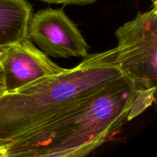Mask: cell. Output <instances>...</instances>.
<instances>
[{
  "label": "cell",
  "instance_id": "6da1fadb",
  "mask_svg": "<svg viewBox=\"0 0 157 157\" xmlns=\"http://www.w3.org/2000/svg\"><path fill=\"white\" fill-rule=\"evenodd\" d=\"M117 48L88 55L71 69L0 94V148L19 140L87 102L125 78Z\"/></svg>",
  "mask_w": 157,
  "mask_h": 157
},
{
  "label": "cell",
  "instance_id": "7a4b0ae2",
  "mask_svg": "<svg viewBox=\"0 0 157 157\" xmlns=\"http://www.w3.org/2000/svg\"><path fill=\"white\" fill-rule=\"evenodd\" d=\"M136 94L135 86L125 77L78 108L6 146V157L87 156L128 121Z\"/></svg>",
  "mask_w": 157,
  "mask_h": 157
},
{
  "label": "cell",
  "instance_id": "3957f363",
  "mask_svg": "<svg viewBox=\"0 0 157 157\" xmlns=\"http://www.w3.org/2000/svg\"><path fill=\"white\" fill-rule=\"evenodd\" d=\"M117 60L137 90L157 88V7L136 16L115 32Z\"/></svg>",
  "mask_w": 157,
  "mask_h": 157
},
{
  "label": "cell",
  "instance_id": "277c9868",
  "mask_svg": "<svg viewBox=\"0 0 157 157\" xmlns=\"http://www.w3.org/2000/svg\"><path fill=\"white\" fill-rule=\"evenodd\" d=\"M28 35L41 52L53 58H85L89 45L62 9L46 8L32 15Z\"/></svg>",
  "mask_w": 157,
  "mask_h": 157
},
{
  "label": "cell",
  "instance_id": "5b68a950",
  "mask_svg": "<svg viewBox=\"0 0 157 157\" xmlns=\"http://www.w3.org/2000/svg\"><path fill=\"white\" fill-rule=\"evenodd\" d=\"M1 65L4 92L15 91L66 69L54 63L29 38L4 49L2 52Z\"/></svg>",
  "mask_w": 157,
  "mask_h": 157
},
{
  "label": "cell",
  "instance_id": "8992f818",
  "mask_svg": "<svg viewBox=\"0 0 157 157\" xmlns=\"http://www.w3.org/2000/svg\"><path fill=\"white\" fill-rule=\"evenodd\" d=\"M32 6L27 0H0V52L29 38Z\"/></svg>",
  "mask_w": 157,
  "mask_h": 157
},
{
  "label": "cell",
  "instance_id": "52a82bcc",
  "mask_svg": "<svg viewBox=\"0 0 157 157\" xmlns=\"http://www.w3.org/2000/svg\"><path fill=\"white\" fill-rule=\"evenodd\" d=\"M49 4H62L65 6L68 5H78V6H86L96 2L98 0H38Z\"/></svg>",
  "mask_w": 157,
  "mask_h": 157
},
{
  "label": "cell",
  "instance_id": "ba28073f",
  "mask_svg": "<svg viewBox=\"0 0 157 157\" xmlns=\"http://www.w3.org/2000/svg\"><path fill=\"white\" fill-rule=\"evenodd\" d=\"M5 91V86H4V81H3V75L2 71H0V94Z\"/></svg>",
  "mask_w": 157,
  "mask_h": 157
},
{
  "label": "cell",
  "instance_id": "9c48e42d",
  "mask_svg": "<svg viewBox=\"0 0 157 157\" xmlns=\"http://www.w3.org/2000/svg\"><path fill=\"white\" fill-rule=\"evenodd\" d=\"M0 157H6V150L2 148H0Z\"/></svg>",
  "mask_w": 157,
  "mask_h": 157
},
{
  "label": "cell",
  "instance_id": "30bf717a",
  "mask_svg": "<svg viewBox=\"0 0 157 157\" xmlns=\"http://www.w3.org/2000/svg\"><path fill=\"white\" fill-rule=\"evenodd\" d=\"M2 52H0V71H2V65H1V59H2Z\"/></svg>",
  "mask_w": 157,
  "mask_h": 157
},
{
  "label": "cell",
  "instance_id": "8fae6325",
  "mask_svg": "<svg viewBox=\"0 0 157 157\" xmlns=\"http://www.w3.org/2000/svg\"><path fill=\"white\" fill-rule=\"evenodd\" d=\"M150 1H151L152 2H153V5H154V4H156L157 0H150Z\"/></svg>",
  "mask_w": 157,
  "mask_h": 157
}]
</instances>
